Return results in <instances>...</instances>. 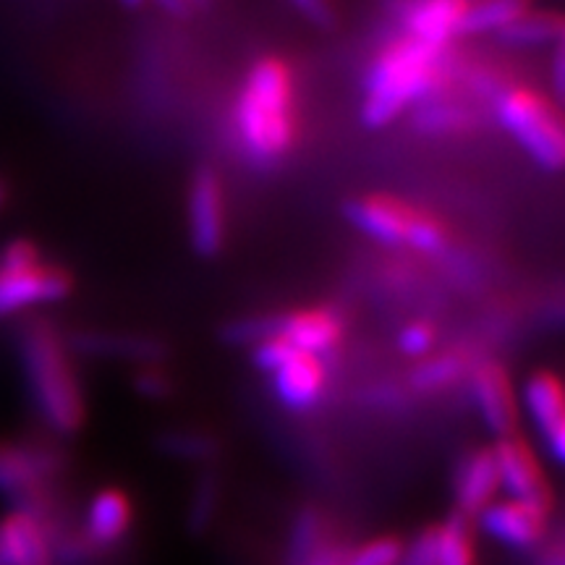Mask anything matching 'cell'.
Instances as JSON below:
<instances>
[{"mask_svg": "<svg viewBox=\"0 0 565 565\" xmlns=\"http://www.w3.org/2000/svg\"><path fill=\"white\" fill-rule=\"evenodd\" d=\"M236 131L254 166H278L296 145V82L278 55H265L246 74L236 105Z\"/></svg>", "mask_w": 565, "mask_h": 565, "instance_id": "cell-1", "label": "cell"}, {"mask_svg": "<svg viewBox=\"0 0 565 565\" xmlns=\"http://www.w3.org/2000/svg\"><path fill=\"white\" fill-rule=\"evenodd\" d=\"M448 79V51L424 45L401 34L374 58L366 76L362 121L370 129H385L416 105L440 95Z\"/></svg>", "mask_w": 565, "mask_h": 565, "instance_id": "cell-2", "label": "cell"}, {"mask_svg": "<svg viewBox=\"0 0 565 565\" xmlns=\"http://www.w3.org/2000/svg\"><path fill=\"white\" fill-rule=\"evenodd\" d=\"M19 353L40 419L58 435L79 433L87 406L63 335L51 322L32 320L21 330Z\"/></svg>", "mask_w": 565, "mask_h": 565, "instance_id": "cell-3", "label": "cell"}, {"mask_svg": "<svg viewBox=\"0 0 565 565\" xmlns=\"http://www.w3.org/2000/svg\"><path fill=\"white\" fill-rule=\"evenodd\" d=\"M494 116L547 171H565V110L532 87H505L494 100Z\"/></svg>", "mask_w": 565, "mask_h": 565, "instance_id": "cell-4", "label": "cell"}, {"mask_svg": "<svg viewBox=\"0 0 565 565\" xmlns=\"http://www.w3.org/2000/svg\"><path fill=\"white\" fill-rule=\"evenodd\" d=\"M345 215L359 231L380 244L406 246L429 257L448 252L450 246V233L435 215L395 196H359L345 207Z\"/></svg>", "mask_w": 565, "mask_h": 565, "instance_id": "cell-5", "label": "cell"}, {"mask_svg": "<svg viewBox=\"0 0 565 565\" xmlns=\"http://www.w3.org/2000/svg\"><path fill=\"white\" fill-rule=\"evenodd\" d=\"M61 466L63 458L51 445L0 440V494L11 500L13 511H26L51 521L47 484L58 477Z\"/></svg>", "mask_w": 565, "mask_h": 565, "instance_id": "cell-6", "label": "cell"}, {"mask_svg": "<svg viewBox=\"0 0 565 565\" xmlns=\"http://www.w3.org/2000/svg\"><path fill=\"white\" fill-rule=\"evenodd\" d=\"M189 242L200 257H215L225 244V189L212 168H200L186 192Z\"/></svg>", "mask_w": 565, "mask_h": 565, "instance_id": "cell-7", "label": "cell"}, {"mask_svg": "<svg viewBox=\"0 0 565 565\" xmlns=\"http://www.w3.org/2000/svg\"><path fill=\"white\" fill-rule=\"evenodd\" d=\"M71 288V273L47 259L30 267H0V317L66 299Z\"/></svg>", "mask_w": 565, "mask_h": 565, "instance_id": "cell-8", "label": "cell"}, {"mask_svg": "<svg viewBox=\"0 0 565 565\" xmlns=\"http://www.w3.org/2000/svg\"><path fill=\"white\" fill-rule=\"evenodd\" d=\"M471 395L479 416L498 440L519 435V395L511 383V374L494 359H484L471 366Z\"/></svg>", "mask_w": 565, "mask_h": 565, "instance_id": "cell-9", "label": "cell"}, {"mask_svg": "<svg viewBox=\"0 0 565 565\" xmlns=\"http://www.w3.org/2000/svg\"><path fill=\"white\" fill-rule=\"evenodd\" d=\"M494 466H498L500 487L508 492V498L524 500V503L547 508L553 503L550 484L542 471L540 458L532 450V445L521 440L519 435L503 437L492 448Z\"/></svg>", "mask_w": 565, "mask_h": 565, "instance_id": "cell-10", "label": "cell"}, {"mask_svg": "<svg viewBox=\"0 0 565 565\" xmlns=\"http://www.w3.org/2000/svg\"><path fill=\"white\" fill-rule=\"evenodd\" d=\"M466 9L469 0H404L398 6V19L406 38L448 51L450 42L461 34Z\"/></svg>", "mask_w": 565, "mask_h": 565, "instance_id": "cell-11", "label": "cell"}, {"mask_svg": "<svg viewBox=\"0 0 565 565\" xmlns=\"http://www.w3.org/2000/svg\"><path fill=\"white\" fill-rule=\"evenodd\" d=\"M547 508L524 503V500H494L487 505L479 521H482L484 532L498 540L500 545L513 550H532L545 540L547 532Z\"/></svg>", "mask_w": 565, "mask_h": 565, "instance_id": "cell-12", "label": "cell"}, {"mask_svg": "<svg viewBox=\"0 0 565 565\" xmlns=\"http://www.w3.org/2000/svg\"><path fill=\"white\" fill-rule=\"evenodd\" d=\"M3 565H53V524L26 511L0 519Z\"/></svg>", "mask_w": 565, "mask_h": 565, "instance_id": "cell-13", "label": "cell"}, {"mask_svg": "<svg viewBox=\"0 0 565 565\" xmlns=\"http://www.w3.org/2000/svg\"><path fill=\"white\" fill-rule=\"evenodd\" d=\"M278 335L301 353L324 359L343 341V320L328 307L294 309L278 317Z\"/></svg>", "mask_w": 565, "mask_h": 565, "instance_id": "cell-14", "label": "cell"}, {"mask_svg": "<svg viewBox=\"0 0 565 565\" xmlns=\"http://www.w3.org/2000/svg\"><path fill=\"white\" fill-rule=\"evenodd\" d=\"M275 398L291 412H309L322 401L324 387H328V370L322 359L312 353L296 351L286 359L278 370L270 372Z\"/></svg>", "mask_w": 565, "mask_h": 565, "instance_id": "cell-15", "label": "cell"}, {"mask_svg": "<svg viewBox=\"0 0 565 565\" xmlns=\"http://www.w3.org/2000/svg\"><path fill=\"white\" fill-rule=\"evenodd\" d=\"M500 490L498 466H494L492 448L469 450L456 466L454 494L456 513L466 519H479L487 505L494 503V494Z\"/></svg>", "mask_w": 565, "mask_h": 565, "instance_id": "cell-16", "label": "cell"}, {"mask_svg": "<svg viewBox=\"0 0 565 565\" xmlns=\"http://www.w3.org/2000/svg\"><path fill=\"white\" fill-rule=\"evenodd\" d=\"M131 500L129 494L108 487L89 500L87 521H84V536L95 550L118 545L131 529Z\"/></svg>", "mask_w": 565, "mask_h": 565, "instance_id": "cell-17", "label": "cell"}, {"mask_svg": "<svg viewBox=\"0 0 565 565\" xmlns=\"http://www.w3.org/2000/svg\"><path fill=\"white\" fill-rule=\"evenodd\" d=\"M76 349L92 353V356L129 359L141 366L160 364L168 345L154 335L141 333H79L74 338Z\"/></svg>", "mask_w": 565, "mask_h": 565, "instance_id": "cell-18", "label": "cell"}, {"mask_svg": "<svg viewBox=\"0 0 565 565\" xmlns=\"http://www.w3.org/2000/svg\"><path fill=\"white\" fill-rule=\"evenodd\" d=\"M524 408L534 427L545 437L565 419V383L553 372H534L524 385Z\"/></svg>", "mask_w": 565, "mask_h": 565, "instance_id": "cell-19", "label": "cell"}, {"mask_svg": "<svg viewBox=\"0 0 565 565\" xmlns=\"http://www.w3.org/2000/svg\"><path fill=\"white\" fill-rule=\"evenodd\" d=\"M412 113L416 129L433 134V137H454V134H463L477 126V113L469 105L448 100V97H429L416 105Z\"/></svg>", "mask_w": 565, "mask_h": 565, "instance_id": "cell-20", "label": "cell"}, {"mask_svg": "<svg viewBox=\"0 0 565 565\" xmlns=\"http://www.w3.org/2000/svg\"><path fill=\"white\" fill-rule=\"evenodd\" d=\"M330 540H333V529H330L328 513L317 505L299 508L291 521V532H288L286 565H301Z\"/></svg>", "mask_w": 565, "mask_h": 565, "instance_id": "cell-21", "label": "cell"}, {"mask_svg": "<svg viewBox=\"0 0 565 565\" xmlns=\"http://www.w3.org/2000/svg\"><path fill=\"white\" fill-rule=\"evenodd\" d=\"M471 372V362L463 351L450 349L440 353H429L419 359L412 372V387L419 393H437L456 385L458 380Z\"/></svg>", "mask_w": 565, "mask_h": 565, "instance_id": "cell-22", "label": "cell"}, {"mask_svg": "<svg viewBox=\"0 0 565 565\" xmlns=\"http://www.w3.org/2000/svg\"><path fill=\"white\" fill-rule=\"evenodd\" d=\"M565 13L529 9L500 32V38L511 45H561Z\"/></svg>", "mask_w": 565, "mask_h": 565, "instance_id": "cell-23", "label": "cell"}, {"mask_svg": "<svg viewBox=\"0 0 565 565\" xmlns=\"http://www.w3.org/2000/svg\"><path fill=\"white\" fill-rule=\"evenodd\" d=\"M529 9V0H469L461 34H500Z\"/></svg>", "mask_w": 565, "mask_h": 565, "instance_id": "cell-24", "label": "cell"}, {"mask_svg": "<svg viewBox=\"0 0 565 565\" xmlns=\"http://www.w3.org/2000/svg\"><path fill=\"white\" fill-rule=\"evenodd\" d=\"M217 508H221V477L212 469H204L189 494L186 526L192 534H204L212 526Z\"/></svg>", "mask_w": 565, "mask_h": 565, "instance_id": "cell-25", "label": "cell"}, {"mask_svg": "<svg viewBox=\"0 0 565 565\" xmlns=\"http://www.w3.org/2000/svg\"><path fill=\"white\" fill-rule=\"evenodd\" d=\"M440 565H477L471 521L456 511L440 524Z\"/></svg>", "mask_w": 565, "mask_h": 565, "instance_id": "cell-26", "label": "cell"}, {"mask_svg": "<svg viewBox=\"0 0 565 565\" xmlns=\"http://www.w3.org/2000/svg\"><path fill=\"white\" fill-rule=\"evenodd\" d=\"M162 450L183 461H210L217 454V440L202 429H171L160 437Z\"/></svg>", "mask_w": 565, "mask_h": 565, "instance_id": "cell-27", "label": "cell"}, {"mask_svg": "<svg viewBox=\"0 0 565 565\" xmlns=\"http://www.w3.org/2000/svg\"><path fill=\"white\" fill-rule=\"evenodd\" d=\"M278 317L280 315H244L228 322L225 328V341L233 345H257L267 338L278 335Z\"/></svg>", "mask_w": 565, "mask_h": 565, "instance_id": "cell-28", "label": "cell"}, {"mask_svg": "<svg viewBox=\"0 0 565 565\" xmlns=\"http://www.w3.org/2000/svg\"><path fill=\"white\" fill-rule=\"evenodd\" d=\"M404 553V540L393 534L372 536L359 547L349 550L345 565H398Z\"/></svg>", "mask_w": 565, "mask_h": 565, "instance_id": "cell-29", "label": "cell"}, {"mask_svg": "<svg viewBox=\"0 0 565 565\" xmlns=\"http://www.w3.org/2000/svg\"><path fill=\"white\" fill-rule=\"evenodd\" d=\"M398 565H440V524L424 526L404 545Z\"/></svg>", "mask_w": 565, "mask_h": 565, "instance_id": "cell-30", "label": "cell"}, {"mask_svg": "<svg viewBox=\"0 0 565 565\" xmlns=\"http://www.w3.org/2000/svg\"><path fill=\"white\" fill-rule=\"evenodd\" d=\"M435 343H437V330H435V324L427 320L408 322L398 335L401 353H404V356H412V359L429 356L435 349Z\"/></svg>", "mask_w": 565, "mask_h": 565, "instance_id": "cell-31", "label": "cell"}, {"mask_svg": "<svg viewBox=\"0 0 565 565\" xmlns=\"http://www.w3.org/2000/svg\"><path fill=\"white\" fill-rule=\"evenodd\" d=\"M134 387H137L139 395H145V398H150V401L166 398V395H171V391H173L171 377H168L166 370H162L160 364L139 366L137 377H134Z\"/></svg>", "mask_w": 565, "mask_h": 565, "instance_id": "cell-32", "label": "cell"}, {"mask_svg": "<svg viewBox=\"0 0 565 565\" xmlns=\"http://www.w3.org/2000/svg\"><path fill=\"white\" fill-rule=\"evenodd\" d=\"M291 3L309 24L320 26V30H330L335 24L333 0H291Z\"/></svg>", "mask_w": 565, "mask_h": 565, "instance_id": "cell-33", "label": "cell"}, {"mask_svg": "<svg viewBox=\"0 0 565 565\" xmlns=\"http://www.w3.org/2000/svg\"><path fill=\"white\" fill-rule=\"evenodd\" d=\"M550 82H553L555 105L565 110V45H555L553 66H550Z\"/></svg>", "mask_w": 565, "mask_h": 565, "instance_id": "cell-34", "label": "cell"}, {"mask_svg": "<svg viewBox=\"0 0 565 565\" xmlns=\"http://www.w3.org/2000/svg\"><path fill=\"white\" fill-rule=\"evenodd\" d=\"M545 440H547V448H550V454H553L555 461L565 466V419H561L553 429H550V433L545 435Z\"/></svg>", "mask_w": 565, "mask_h": 565, "instance_id": "cell-35", "label": "cell"}, {"mask_svg": "<svg viewBox=\"0 0 565 565\" xmlns=\"http://www.w3.org/2000/svg\"><path fill=\"white\" fill-rule=\"evenodd\" d=\"M154 3H158L160 9L168 13V17L181 19V21L192 19L194 13H196V9H194L192 0H154Z\"/></svg>", "mask_w": 565, "mask_h": 565, "instance_id": "cell-36", "label": "cell"}, {"mask_svg": "<svg viewBox=\"0 0 565 565\" xmlns=\"http://www.w3.org/2000/svg\"><path fill=\"white\" fill-rule=\"evenodd\" d=\"M545 565H565V540L557 542L555 547L547 550Z\"/></svg>", "mask_w": 565, "mask_h": 565, "instance_id": "cell-37", "label": "cell"}, {"mask_svg": "<svg viewBox=\"0 0 565 565\" xmlns=\"http://www.w3.org/2000/svg\"><path fill=\"white\" fill-rule=\"evenodd\" d=\"M11 200V181L0 173V212L6 210V204Z\"/></svg>", "mask_w": 565, "mask_h": 565, "instance_id": "cell-38", "label": "cell"}, {"mask_svg": "<svg viewBox=\"0 0 565 565\" xmlns=\"http://www.w3.org/2000/svg\"><path fill=\"white\" fill-rule=\"evenodd\" d=\"M192 3H194V9H196V11H202V9H207L210 0H192Z\"/></svg>", "mask_w": 565, "mask_h": 565, "instance_id": "cell-39", "label": "cell"}, {"mask_svg": "<svg viewBox=\"0 0 565 565\" xmlns=\"http://www.w3.org/2000/svg\"><path fill=\"white\" fill-rule=\"evenodd\" d=\"M124 3L126 6H141V3H145V0H124Z\"/></svg>", "mask_w": 565, "mask_h": 565, "instance_id": "cell-40", "label": "cell"}, {"mask_svg": "<svg viewBox=\"0 0 565 565\" xmlns=\"http://www.w3.org/2000/svg\"><path fill=\"white\" fill-rule=\"evenodd\" d=\"M561 45H565V26H563V38H561Z\"/></svg>", "mask_w": 565, "mask_h": 565, "instance_id": "cell-41", "label": "cell"}]
</instances>
